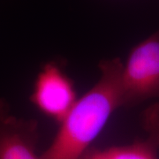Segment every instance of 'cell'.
Masks as SVG:
<instances>
[{
    "label": "cell",
    "instance_id": "6da1fadb",
    "mask_svg": "<svg viewBox=\"0 0 159 159\" xmlns=\"http://www.w3.org/2000/svg\"><path fill=\"white\" fill-rule=\"evenodd\" d=\"M99 67L101 74L98 81L76 101L40 159H81L110 117L123 107V63L116 57L103 60Z\"/></svg>",
    "mask_w": 159,
    "mask_h": 159
},
{
    "label": "cell",
    "instance_id": "7a4b0ae2",
    "mask_svg": "<svg viewBox=\"0 0 159 159\" xmlns=\"http://www.w3.org/2000/svg\"><path fill=\"white\" fill-rule=\"evenodd\" d=\"M123 106L159 100V31L132 49L121 74Z\"/></svg>",
    "mask_w": 159,
    "mask_h": 159
},
{
    "label": "cell",
    "instance_id": "3957f363",
    "mask_svg": "<svg viewBox=\"0 0 159 159\" xmlns=\"http://www.w3.org/2000/svg\"><path fill=\"white\" fill-rule=\"evenodd\" d=\"M77 100L72 80L57 64H45L35 80L32 102L60 124Z\"/></svg>",
    "mask_w": 159,
    "mask_h": 159
},
{
    "label": "cell",
    "instance_id": "277c9868",
    "mask_svg": "<svg viewBox=\"0 0 159 159\" xmlns=\"http://www.w3.org/2000/svg\"><path fill=\"white\" fill-rule=\"evenodd\" d=\"M37 135L35 121L13 116L0 100V159H40L35 153Z\"/></svg>",
    "mask_w": 159,
    "mask_h": 159
},
{
    "label": "cell",
    "instance_id": "5b68a950",
    "mask_svg": "<svg viewBox=\"0 0 159 159\" xmlns=\"http://www.w3.org/2000/svg\"><path fill=\"white\" fill-rule=\"evenodd\" d=\"M148 136L124 146L88 150L81 159H157L159 148V103L144 115Z\"/></svg>",
    "mask_w": 159,
    "mask_h": 159
}]
</instances>
